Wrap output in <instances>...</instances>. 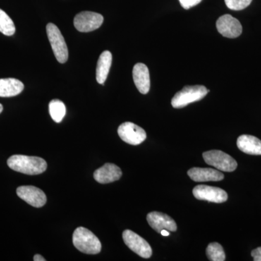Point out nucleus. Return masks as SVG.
<instances>
[{
    "mask_svg": "<svg viewBox=\"0 0 261 261\" xmlns=\"http://www.w3.org/2000/svg\"><path fill=\"white\" fill-rule=\"evenodd\" d=\"M112 54L111 51H104L99 56L96 70V80L98 83L104 84L112 64Z\"/></svg>",
    "mask_w": 261,
    "mask_h": 261,
    "instance_id": "18",
    "label": "nucleus"
},
{
    "mask_svg": "<svg viewBox=\"0 0 261 261\" xmlns=\"http://www.w3.org/2000/svg\"><path fill=\"white\" fill-rule=\"evenodd\" d=\"M202 2V0H179L180 4L182 8L189 10L193 7L196 6Z\"/></svg>",
    "mask_w": 261,
    "mask_h": 261,
    "instance_id": "23",
    "label": "nucleus"
},
{
    "mask_svg": "<svg viewBox=\"0 0 261 261\" xmlns=\"http://www.w3.org/2000/svg\"><path fill=\"white\" fill-rule=\"evenodd\" d=\"M216 28L223 37L230 39L240 37L243 32V27L240 22L230 15L220 17L216 22Z\"/></svg>",
    "mask_w": 261,
    "mask_h": 261,
    "instance_id": "10",
    "label": "nucleus"
},
{
    "mask_svg": "<svg viewBox=\"0 0 261 261\" xmlns=\"http://www.w3.org/2000/svg\"><path fill=\"white\" fill-rule=\"evenodd\" d=\"M208 92V89L205 86H186L175 94L171 100V105L174 108H185L190 103L203 99Z\"/></svg>",
    "mask_w": 261,
    "mask_h": 261,
    "instance_id": "3",
    "label": "nucleus"
},
{
    "mask_svg": "<svg viewBox=\"0 0 261 261\" xmlns=\"http://www.w3.org/2000/svg\"><path fill=\"white\" fill-rule=\"evenodd\" d=\"M0 32L4 35L13 36L15 32V24L9 15L0 9Z\"/></svg>",
    "mask_w": 261,
    "mask_h": 261,
    "instance_id": "20",
    "label": "nucleus"
},
{
    "mask_svg": "<svg viewBox=\"0 0 261 261\" xmlns=\"http://www.w3.org/2000/svg\"><path fill=\"white\" fill-rule=\"evenodd\" d=\"M120 138L132 145H138L147 138V134L143 128L130 122H125L118 128Z\"/></svg>",
    "mask_w": 261,
    "mask_h": 261,
    "instance_id": "8",
    "label": "nucleus"
},
{
    "mask_svg": "<svg viewBox=\"0 0 261 261\" xmlns=\"http://www.w3.org/2000/svg\"><path fill=\"white\" fill-rule=\"evenodd\" d=\"M123 239L126 246L140 257L149 258L152 256V250L150 245L140 235L126 229L123 232Z\"/></svg>",
    "mask_w": 261,
    "mask_h": 261,
    "instance_id": "6",
    "label": "nucleus"
},
{
    "mask_svg": "<svg viewBox=\"0 0 261 261\" xmlns=\"http://www.w3.org/2000/svg\"><path fill=\"white\" fill-rule=\"evenodd\" d=\"M251 255L255 261H261V247L252 250Z\"/></svg>",
    "mask_w": 261,
    "mask_h": 261,
    "instance_id": "24",
    "label": "nucleus"
},
{
    "mask_svg": "<svg viewBox=\"0 0 261 261\" xmlns=\"http://www.w3.org/2000/svg\"><path fill=\"white\" fill-rule=\"evenodd\" d=\"M192 192L197 200H206L216 203H222L228 200L227 193L219 187L197 185L193 189Z\"/></svg>",
    "mask_w": 261,
    "mask_h": 261,
    "instance_id": "9",
    "label": "nucleus"
},
{
    "mask_svg": "<svg viewBox=\"0 0 261 261\" xmlns=\"http://www.w3.org/2000/svg\"><path fill=\"white\" fill-rule=\"evenodd\" d=\"M17 195L20 199L34 207H42L47 202V197L40 189L34 186L18 187Z\"/></svg>",
    "mask_w": 261,
    "mask_h": 261,
    "instance_id": "11",
    "label": "nucleus"
},
{
    "mask_svg": "<svg viewBox=\"0 0 261 261\" xmlns=\"http://www.w3.org/2000/svg\"><path fill=\"white\" fill-rule=\"evenodd\" d=\"M161 234L163 235V236L167 237L169 236L170 233L169 231H168V230L163 229L162 231H161Z\"/></svg>",
    "mask_w": 261,
    "mask_h": 261,
    "instance_id": "26",
    "label": "nucleus"
},
{
    "mask_svg": "<svg viewBox=\"0 0 261 261\" xmlns=\"http://www.w3.org/2000/svg\"><path fill=\"white\" fill-rule=\"evenodd\" d=\"M206 254L211 261H224L226 260V255L223 247L219 243L209 244L206 250Z\"/></svg>",
    "mask_w": 261,
    "mask_h": 261,
    "instance_id": "21",
    "label": "nucleus"
},
{
    "mask_svg": "<svg viewBox=\"0 0 261 261\" xmlns=\"http://www.w3.org/2000/svg\"><path fill=\"white\" fill-rule=\"evenodd\" d=\"M23 84L16 79H0V97H15L23 92Z\"/></svg>",
    "mask_w": 261,
    "mask_h": 261,
    "instance_id": "17",
    "label": "nucleus"
},
{
    "mask_svg": "<svg viewBox=\"0 0 261 261\" xmlns=\"http://www.w3.org/2000/svg\"><path fill=\"white\" fill-rule=\"evenodd\" d=\"M49 114L53 121L61 123L66 113V108L64 103L59 99H53L49 104Z\"/></svg>",
    "mask_w": 261,
    "mask_h": 261,
    "instance_id": "19",
    "label": "nucleus"
},
{
    "mask_svg": "<svg viewBox=\"0 0 261 261\" xmlns=\"http://www.w3.org/2000/svg\"><path fill=\"white\" fill-rule=\"evenodd\" d=\"M187 174L197 182L219 181L224 179V175L219 171L210 168H192Z\"/></svg>",
    "mask_w": 261,
    "mask_h": 261,
    "instance_id": "14",
    "label": "nucleus"
},
{
    "mask_svg": "<svg viewBox=\"0 0 261 261\" xmlns=\"http://www.w3.org/2000/svg\"><path fill=\"white\" fill-rule=\"evenodd\" d=\"M3 105L0 104V113H1L2 112H3Z\"/></svg>",
    "mask_w": 261,
    "mask_h": 261,
    "instance_id": "27",
    "label": "nucleus"
},
{
    "mask_svg": "<svg viewBox=\"0 0 261 261\" xmlns=\"http://www.w3.org/2000/svg\"><path fill=\"white\" fill-rule=\"evenodd\" d=\"M133 80L140 93H148L150 88V78L147 65L143 63H137L135 65L133 68Z\"/></svg>",
    "mask_w": 261,
    "mask_h": 261,
    "instance_id": "15",
    "label": "nucleus"
},
{
    "mask_svg": "<svg viewBox=\"0 0 261 261\" xmlns=\"http://www.w3.org/2000/svg\"><path fill=\"white\" fill-rule=\"evenodd\" d=\"M121 168L113 163H106L94 173V178L99 184H108L121 178Z\"/></svg>",
    "mask_w": 261,
    "mask_h": 261,
    "instance_id": "13",
    "label": "nucleus"
},
{
    "mask_svg": "<svg viewBox=\"0 0 261 261\" xmlns=\"http://www.w3.org/2000/svg\"><path fill=\"white\" fill-rule=\"evenodd\" d=\"M226 6L230 10H242L245 9L250 4L252 0H224Z\"/></svg>",
    "mask_w": 261,
    "mask_h": 261,
    "instance_id": "22",
    "label": "nucleus"
},
{
    "mask_svg": "<svg viewBox=\"0 0 261 261\" xmlns=\"http://www.w3.org/2000/svg\"><path fill=\"white\" fill-rule=\"evenodd\" d=\"M46 29L56 59L59 63H65L68 61V50L61 31L53 23H48Z\"/></svg>",
    "mask_w": 261,
    "mask_h": 261,
    "instance_id": "4",
    "label": "nucleus"
},
{
    "mask_svg": "<svg viewBox=\"0 0 261 261\" xmlns=\"http://www.w3.org/2000/svg\"><path fill=\"white\" fill-rule=\"evenodd\" d=\"M147 220L149 226L158 233H161L163 229L169 231H176L177 229V225L174 220L163 213L156 211L149 213L147 214Z\"/></svg>",
    "mask_w": 261,
    "mask_h": 261,
    "instance_id": "12",
    "label": "nucleus"
},
{
    "mask_svg": "<svg viewBox=\"0 0 261 261\" xmlns=\"http://www.w3.org/2000/svg\"><path fill=\"white\" fill-rule=\"evenodd\" d=\"M34 261H45L46 259L44 258V257L42 256V255H38V254H37V255H34Z\"/></svg>",
    "mask_w": 261,
    "mask_h": 261,
    "instance_id": "25",
    "label": "nucleus"
},
{
    "mask_svg": "<svg viewBox=\"0 0 261 261\" xmlns=\"http://www.w3.org/2000/svg\"><path fill=\"white\" fill-rule=\"evenodd\" d=\"M238 148L249 154L261 155V140L252 135H244L239 137L237 142Z\"/></svg>",
    "mask_w": 261,
    "mask_h": 261,
    "instance_id": "16",
    "label": "nucleus"
},
{
    "mask_svg": "<svg viewBox=\"0 0 261 261\" xmlns=\"http://www.w3.org/2000/svg\"><path fill=\"white\" fill-rule=\"evenodd\" d=\"M202 157L209 166H214L219 171L231 172L236 170L238 163L229 154L221 150H211L204 152Z\"/></svg>",
    "mask_w": 261,
    "mask_h": 261,
    "instance_id": "5",
    "label": "nucleus"
},
{
    "mask_svg": "<svg viewBox=\"0 0 261 261\" xmlns=\"http://www.w3.org/2000/svg\"><path fill=\"white\" fill-rule=\"evenodd\" d=\"M73 243L77 250L89 255L99 253L102 249L99 239L92 231L84 227H78L75 230Z\"/></svg>",
    "mask_w": 261,
    "mask_h": 261,
    "instance_id": "2",
    "label": "nucleus"
},
{
    "mask_svg": "<svg viewBox=\"0 0 261 261\" xmlns=\"http://www.w3.org/2000/svg\"><path fill=\"white\" fill-rule=\"evenodd\" d=\"M8 166L13 171L27 175H38L47 170V163L35 156L15 154L8 160Z\"/></svg>",
    "mask_w": 261,
    "mask_h": 261,
    "instance_id": "1",
    "label": "nucleus"
},
{
    "mask_svg": "<svg viewBox=\"0 0 261 261\" xmlns=\"http://www.w3.org/2000/svg\"><path fill=\"white\" fill-rule=\"evenodd\" d=\"M104 18L102 15L94 12H81L75 15L73 23L75 28L80 32H91L102 25Z\"/></svg>",
    "mask_w": 261,
    "mask_h": 261,
    "instance_id": "7",
    "label": "nucleus"
}]
</instances>
